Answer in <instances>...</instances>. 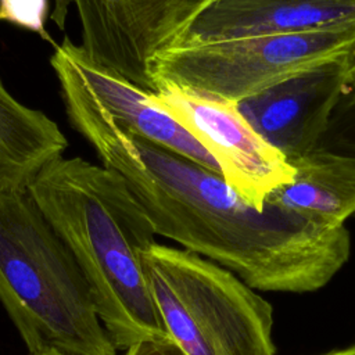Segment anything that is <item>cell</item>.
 <instances>
[{"mask_svg":"<svg viewBox=\"0 0 355 355\" xmlns=\"http://www.w3.org/2000/svg\"><path fill=\"white\" fill-rule=\"evenodd\" d=\"M50 64L71 125L119 173L155 234L239 276L255 290L311 293L347 263L351 237L266 202L259 209L216 172L118 123L67 62Z\"/></svg>","mask_w":355,"mask_h":355,"instance_id":"1","label":"cell"},{"mask_svg":"<svg viewBox=\"0 0 355 355\" xmlns=\"http://www.w3.org/2000/svg\"><path fill=\"white\" fill-rule=\"evenodd\" d=\"M28 193L71 250L118 351L169 337L154 302L141 252L155 233L123 178L80 157H57Z\"/></svg>","mask_w":355,"mask_h":355,"instance_id":"2","label":"cell"},{"mask_svg":"<svg viewBox=\"0 0 355 355\" xmlns=\"http://www.w3.org/2000/svg\"><path fill=\"white\" fill-rule=\"evenodd\" d=\"M0 302L29 355H116L79 265L26 189L0 187Z\"/></svg>","mask_w":355,"mask_h":355,"instance_id":"3","label":"cell"},{"mask_svg":"<svg viewBox=\"0 0 355 355\" xmlns=\"http://www.w3.org/2000/svg\"><path fill=\"white\" fill-rule=\"evenodd\" d=\"M141 259L165 330L186 355H276L272 305L233 272L158 243Z\"/></svg>","mask_w":355,"mask_h":355,"instance_id":"4","label":"cell"},{"mask_svg":"<svg viewBox=\"0 0 355 355\" xmlns=\"http://www.w3.org/2000/svg\"><path fill=\"white\" fill-rule=\"evenodd\" d=\"M355 54V25L306 33L166 44L148 58L154 86L169 82L239 103L293 75Z\"/></svg>","mask_w":355,"mask_h":355,"instance_id":"5","label":"cell"},{"mask_svg":"<svg viewBox=\"0 0 355 355\" xmlns=\"http://www.w3.org/2000/svg\"><path fill=\"white\" fill-rule=\"evenodd\" d=\"M151 98L209 151L226 183L257 208L293 179L294 166L248 123L237 103L169 82L157 83Z\"/></svg>","mask_w":355,"mask_h":355,"instance_id":"6","label":"cell"},{"mask_svg":"<svg viewBox=\"0 0 355 355\" xmlns=\"http://www.w3.org/2000/svg\"><path fill=\"white\" fill-rule=\"evenodd\" d=\"M354 55L293 75L237 103L248 123L291 164L320 147L354 76Z\"/></svg>","mask_w":355,"mask_h":355,"instance_id":"7","label":"cell"},{"mask_svg":"<svg viewBox=\"0 0 355 355\" xmlns=\"http://www.w3.org/2000/svg\"><path fill=\"white\" fill-rule=\"evenodd\" d=\"M349 25H355V0H212L166 44L198 46Z\"/></svg>","mask_w":355,"mask_h":355,"instance_id":"8","label":"cell"},{"mask_svg":"<svg viewBox=\"0 0 355 355\" xmlns=\"http://www.w3.org/2000/svg\"><path fill=\"white\" fill-rule=\"evenodd\" d=\"M54 53L67 62L85 90L118 123L220 175V168L209 151L151 98V92L96 62L82 46L68 37L54 46Z\"/></svg>","mask_w":355,"mask_h":355,"instance_id":"9","label":"cell"},{"mask_svg":"<svg viewBox=\"0 0 355 355\" xmlns=\"http://www.w3.org/2000/svg\"><path fill=\"white\" fill-rule=\"evenodd\" d=\"M293 179L266 202L324 227H341L355 214V158L319 147L291 162Z\"/></svg>","mask_w":355,"mask_h":355,"instance_id":"10","label":"cell"},{"mask_svg":"<svg viewBox=\"0 0 355 355\" xmlns=\"http://www.w3.org/2000/svg\"><path fill=\"white\" fill-rule=\"evenodd\" d=\"M76 4L82 49L96 62L114 69L136 86L155 92L148 60L128 0H54L51 19L65 26L69 3Z\"/></svg>","mask_w":355,"mask_h":355,"instance_id":"11","label":"cell"},{"mask_svg":"<svg viewBox=\"0 0 355 355\" xmlns=\"http://www.w3.org/2000/svg\"><path fill=\"white\" fill-rule=\"evenodd\" d=\"M67 147L58 125L40 110L18 101L0 79V187L25 190Z\"/></svg>","mask_w":355,"mask_h":355,"instance_id":"12","label":"cell"},{"mask_svg":"<svg viewBox=\"0 0 355 355\" xmlns=\"http://www.w3.org/2000/svg\"><path fill=\"white\" fill-rule=\"evenodd\" d=\"M147 60L212 0H128Z\"/></svg>","mask_w":355,"mask_h":355,"instance_id":"13","label":"cell"},{"mask_svg":"<svg viewBox=\"0 0 355 355\" xmlns=\"http://www.w3.org/2000/svg\"><path fill=\"white\" fill-rule=\"evenodd\" d=\"M49 11V0H0V21L35 32L54 44L44 28Z\"/></svg>","mask_w":355,"mask_h":355,"instance_id":"14","label":"cell"},{"mask_svg":"<svg viewBox=\"0 0 355 355\" xmlns=\"http://www.w3.org/2000/svg\"><path fill=\"white\" fill-rule=\"evenodd\" d=\"M320 147L355 158V103L343 97L331 116Z\"/></svg>","mask_w":355,"mask_h":355,"instance_id":"15","label":"cell"},{"mask_svg":"<svg viewBox=\"0 0 355 355\" xmlns=\"http://www.w3.org/2000/svg\"><path fill=\"white\" fill-rule=\"evenodd\" d=\"M125 355H186L184 351L171 338H146L125 351Z\"/></svg>","mask_w":355,"mask_h":355,"instance_id":"16","label":"cell"},{"mask_svg":"<svg viewBox=\"0 0 355 355\" xmlns=\"http://www.w3.org/2000/svg\"><path fill=\"white\" fill-rule=\"evenodd\" d=\"M344 98H347L351 103H355V55H354V76H352V83L348 89V92L345 93Z\"/></svg>","mask_w":355,"mask_h":355,"instance_id":"17","label":"cell"},{"mask_svg":"<svg viewBox=\"0 0 355 355\" xmlns=\"http://www.w3.org/2000/svg\"><path fill=\"white\" fill-rule=\"evenodd\" d=\"M324 355H355V344L347 347V348H341V349H336L331 352H327Z\"/></svg>","mask_w":355,"mask_h":355,"instance_id":"18","label":"cell"},{"mask_svg":"<svg viewBox=\"0 0 355 355\" xmlns=\"http://www.w3.org/2000/svg\"><path fill=\"white\" fill-rule=\"evenodd\" d=\"M36 355H67V354H62V352H58V351H47V352L36 354Z\"/></svg>","mask_w":355,"mask_h":355,"instance_id":"19","label":"cell"}]
</instances>
